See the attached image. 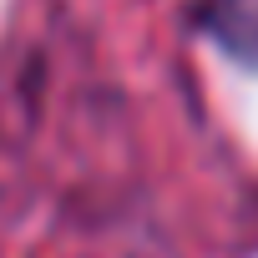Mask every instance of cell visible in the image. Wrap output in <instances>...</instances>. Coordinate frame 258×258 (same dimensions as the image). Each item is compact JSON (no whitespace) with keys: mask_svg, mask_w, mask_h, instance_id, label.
<instances>
[{"mask_svg":"<svg viewBox=\"0 0 258 258\" xmlns=\"http://www.w3.org/2000/svg\"><path fill=\"white\" fill-rule=\"evenodd\" d=\"M208 26L228 51L258 66V0H218L208 11Z\"/></svg>","mask_w":258,"mask_h":258,"instance_id":"1","label":"cell"}]
</instances>
